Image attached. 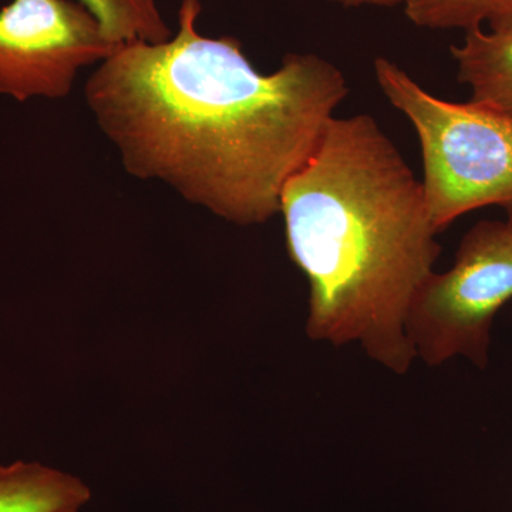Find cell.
Instances as JSON below:
<instances>
[{
  "label": "cell",
  "instance_id": "obj_1",
  "mask_svg": "<svg viewBox=\"0 0 512 512\" xmlns=\"http://www.w3.org/2000/svg\"><path fill=\"white\" fill-rule=\"evenodd\" d=\"M201 0H181L167 42L117 46L84 84L124 170L251 227L281 212L285 184L349 93L342 70L289 53L264 74L235 37L198 32Z\"/></svg>",
  "mask_w": 512,
  "mask_h": 512
},
{
  "label": "cell",
  "instance_id": "obj_2",
  "mask_svg": "<svg viewBox=\"0 0 512 512\" xmlns=\"http://www.w3.org/2000/svg\"><path fill=\"white\" fill-rule=\"evenodd\" d=\"M286 244L309 284L306 333L359 343L396 373L416 357L414 296L441 247L423 183L373 117H333L281 194Z\"/></svg>",
  "mask_w": 512,
  "mask_h": 512
},
{
  "label": "cell",
  "instance_id": "obj_3",
  "mask_svg": "<svg viewBox=\"0 0 512 512\" xmlns=\"http://www.w3.org/2000/svg\"><path fill=\"white\" fill-rule=\"evenodd\" d=\"M376 82L416 130L430 220L444 231L468 212L500 207L512 217V117L477 103L439 99L386 57Z\"/></svg>",
  "mask_w": 512,
  "mask_h": 512
},
{
  "label": "cell",
  "instance_id": "obj_4",
  "mask_svg": "<svg viewBox=\"0 0 512 512\" xmlns=\"http://www.w3.org/2000/svg\"><path fill=\"white\" fill-rule=\"evenodd\" d=\"M512 299V217L480 221L461 239L454 265L433 272L406 320L410 345L427 365L463 356L484 369L495 315Z\"/></svg>",
  "mask_w": 512,
  "mask_h": 512
},
{
  "label": "cell",
  "instance_id": "obj_5",
  "mask_svg": "<svg viewBox=\"0 0 512 512\" xmlns=\"http://www.w3.org/2000/svg\"><path fill=\"white\" fill-rule=\"evenodd\" d=\"M116 46L73 0H12L0 9V94L18 101L63 99L80 70Z\"/></svg>",
  "mask_w": 512,
  "mask_h": 512
},
{
  "label": "cell",
  "instance_id": "obj_6",
  "mask_svg": "<svg viewBox=\"0 0 512 512\" xmlns=\"http://www.w3.org/2000/svg\"><path fill=\"white\" fill-rule=\"evenodd\" d=\"M458 82L467 84L471 100L512 117V26L474 29L451 47Z\"/></svg>",
  "mask_w": 512,
  "mask_h": 512
},
{
  "label": "cell",
  "instance_id": "obj_7",
  "mask_svg": "<svg viewBox=\"0 0 512 512\" xmlns=\"http://www.w3.org/2000/svg\"><path fill=\"white\" fill-rule=\"evenodd\" d=\"M92 495L82 478L37 461L0 464V512H80Z\"/></svg>",
  "mask_w": 512,
  "mask_h": 512
},
{
  "label": "cell",
  "instance_id": "obj_8",
  "mask_svg": "<svg viewBox=\"0 0 512 512\" xmlns=\"http://www.w3.org/2000/svg\"><path fill=\"white\" fill-rule=\"evenodd\" d=\"M403 6L419 28L470 32L512 26V0H404Z\"/></svg>",
  "mask_w": 512,
  "mask_h": 512
},
{
  "label": "cell",
  "instance_id": "obj_9",
  "mask_svg": "<svg viewBox=\"0 0 512 512\" xmlns=\"http://www.w3.org/2000/svg\"><path fill=\"white\" fill-rule=\"evenodd\" d=\"M99 22L101 32L113 46L144 42H167L173 33L157 0H79Z\"/></svg>",
  "mask_w": 512,
  "mask_h": 512
},
{
  "label": "cell",
  "instance_id": "obj_10",
  "mask_svg": "<svg viewBox=\"0 0 512 512\" xmlns=\"http://www.w3.org/2000/svg\"><path fill=\"white\" fill-rule=\"evenodd\" d=\"M343 8H362V6H376V8H394L404 5V0H328Z\"/></svg>",
  "mask_w": 512,
  "mask_h": 512
}]
</instances>
